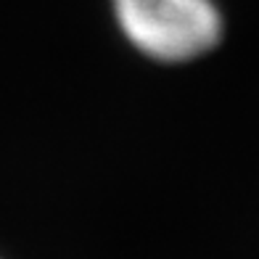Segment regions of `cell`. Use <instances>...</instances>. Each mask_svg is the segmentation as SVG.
<instances>
[{
  "label": "cell",
  "instance_id": "6da1fadb",
  "mask_svg": "<svg viewBox=\"0 0 259 259\" xmlns=\"http://www.w3.org/2000/svg\"><path fill=\"white\" fill-rule=\"evenodd\" d=\"M127 40L159 61H191L220 40L222 19L211 0H114Z\"/></svg>",
  "mask_w": 259,
  "mask_h": 259
}]
</instances>
